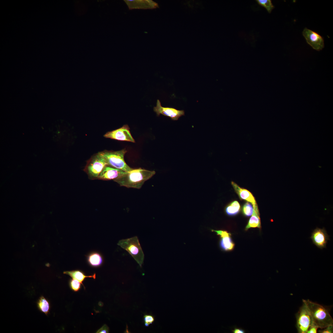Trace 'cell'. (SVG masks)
<instances>
[{
	"instance_id": "cell-1",
	"label": "cell",
	"mask_w": 333,
	"mask_h": 333,
	"mask_svg": "<svg viewBox=\"0 0 333 333\" xmlns=\"http://www.w3.org/2000/svg\"><path fill=\"white\" fill-rule=\"evenodd\" d=\"M154 171H150L139 168L133 169L119 178L114 180L121 186L128 188H140L144 183L155 174Z\"/></svg>"
},
{
	"instance_id": "cell-2",
	"label": "cell",
	"mask_w": 333,
	"mask_h": 333,
	"mask_svg": "<svg viewBox=\"0 0 333 333\" xmlns=\"http://www.w3.org/2000/svg\"><path fill=\"white\" fill-rule=\"evenodd\" d=\"M302 302L306 306L314 322L319 328L322 329L333 325V319L324 307L309 299H302Z\"/></svg>"
},
{
	"instance_id": "cell-3",
	"label": "cell",
	"mask_w": 333,
	"mask_h": 333,
	"mask_svg": "<svg viewBox=\"0 0 333 333\" xmlns=\"http://www.w3.org/2000/svg\"><path fill=\"white\" fill-rule=\"evenodd\" d=\"M117 245L127 251L142 267L144 255L137 236L120 240Z\"/></svg>"
},
{
	"instance_id": "cell-4",
	"label": "cell",
	"mask_w": 333,
	"mask_h": 333,
	"mask_svg": "<svg viewBox=\"0 0 333 333\" xmlns=\"http://www.w3.org/2000/svg\"><path fill=\"white\" fill-rule=\"evenodd\" d=\"M127 150L124 149L117 151L105 150L100 152L105 158L108 165L127 172L133 169L125 162L124 159Z\"/></svg>"
},
{
	"instance_id": "cell-5",
	"label": "cell",
	"mask_w": 333,
	"mask_h": 333,
	"mask_svg": "<svg viewBox=\"0 0 333 333\" xmlns=\"http://www.w3.org/2000/svg\"><path fill=\"white\" fill-rule=\"evenodd\" d=\"M107 165L105 158L100 152L92 156L88 160L84 171L90 179H97L104 168Z\"/></svg>"
},
{
	"instance_id": "cell-6",
	"label": "cell",
	"mask_w": 333,
	"mask_h": 333,
	"mask_svg": "<svg viewBox=\"0 0 333 333\" xmlns=\"http://www.w3.org/2000/svg\"><path fill=\"white\" fill-rule=\"evenodd\" d=\"M296 327L298 333H306L313 322L306 305L303 303L296 314Z\"/></svg>"
},
{
	"instance_id": "cell-7",
	"label": "cell",
	"mask_w": 333,
	"mask_h": 333,
	"mask_svg": "<svg viewBox=\"0 0 333 333\" xmlns=\"http://www.w3.org/2000/svg\"><path fill=\"white\" fill-rule=\"evenodd\" d=\"M302 35L307 43L314 49L320 51L324 47L323 39L318 33L305 28Z\"/></svg>"
},
{
	"instance_id": "cell-8",
	"label": "cell",
	"mask_w": 333,
	"mask_h": 333,
	"mask_svg": "<svg viewBox=\"0 0 333 333\" xmlns=\"http://www.w3.org/2000/svg\"><path fill=\"white\" fill-rule=\"evenodd\" d=\"M153 110L158 116L162 114L170 117L173 121L178 120L179 117L185 115L183 110H178L173 107L162 106L158 99L157 100L156 105L154 107Z\"/></svg>"
},
{
	"instance_id": "cell-9",
	"label": "cell",
	"mask_w": 333,
	"mask_h": 333,
	"mask_svg": "<svg viewBox=\"0 0 333 333\" xmlns=\"http://www.w3.org/2000/svg\"><path fill=\"white\" fill-rule=\"evenodd\" d=\"M104 136L106 138L119 141L135 142L130 132V128L127 125L117 130L107 132Z\"/></svg>"
},
{
	"instance_id": "cell-10",
	"label": "cell",
	"mask_w": 333,
	"mask_h": 333,
	"mask_svg": "<svg viewBox=\"0 0 333 333\" xmlns=\"http://www.w3.org/2000/svg\"><path fill=\"white\" fill-rule=\"evenodd\" d=\"M310 238L313 243L321 249L326 247L327 241L330 239L329 236L324 228H316L311 233Z\"/></svg>"
},
{
	"instance_id": "cell-11",
	"label": "cell",
	"mask_w": 333,
	"mask_h": 333,
	"mask_svg": "<svg viewBox=\"0 0 333 333\" xmlns=\"http://www.w3.org/2000/svg\"><path fill=\"white\" fill-rule=\"evenodd\" d=\"M126 172L109 165L106 166L99 175L97 179L104 180H114L120 177Z\"/></svg>"
},
{
	"instance_id": "cell-12",
	"label": "cell",
	"mask_w": 333,
	"mask_h": 333,
	"mask_svg": "<svg viewBox=\"0 0 333 333\" xmlns=\"http://www.w3.org/2000/svg\"><path fill=\"white\" fill-rule=\"evenodd\" d=\"M130 10L153 9L158 7L157 3L151 0H124Z\"/></svg>"
},
{
	"instance_id": "cell-13",
	"label": "cell",
	"mask_w": 333,
	"mask_h": 333,
	"mask_svg": "<svg viewBox=\"0 0 333 333\" xmlns=\"http://www.w3.org/2000/svg\"><path fill=\"white\" fill-rule=\"evenodd\" d=\"M231 184L240 198L251 203L253 206L257 205L255 198L253 194L248 190L240 187L233 182Z\"/></svg>"
},
{
	"instance_id": "cell-14",
	"label": "cell",
	"mask_w": 333,
	"mask_h": 333,
	"mask_svg": "<svg viewBox=\"0 0 333 333\" xmlns=\"http://www.w3.org/2000/svg\"><path fill=\"white\" fill-rule=\"evenodd\" d=\"M253 211L252 216L249 219L246 226L245 230H247L250 228H261V223L260 213L257 205L253 206Z\"/></svg>"
},
{
	"instance_id": "cell-15",
	"label": "cell",
	"mask_w": 333,
	"mask_h": 333,
	"mask_svg": "<svg viewBox=\"0 0 333 333\" xmlns=\"http://www.w3.org/2000/svg\"><path fill=\"white\" fill-rule=\"evenodd\" d=\"M87 259L88 264L94 267L100 266L103 262L102 256L99 253L96 252L89 253L87 256Z\"/></svg>"
},
{
	"instance_id": "cell-16",
	"label": "cell",
	"mask_w": 333,
	"mask_h": 333,
	"mask_svg": "<svg viewBox=\"0 0 333 333\" xmlns=\"http://www.w3.org/2000/svg\"><path fill=\"white\" fill-rule=\"evenodd\" d=\"M63 273L69 275L72 279L78 280L82 285H83L82 282L85 278H92L95 279L96 277V274L95 273L92 275L86 276L83 272L79 270L65 271Z\"/></svg>"
},
{
	"instance_id": "cell-17",
	"label": "cell",
	"mask_w": 333,
	"mask_h": 333,
	"mask_svg": "<svg viewBox=\"0 0 333 333\" xmlns=\"http://www.w3.org/2000/svg\"><path fill=\"white\" fill-rule=\"evenodd\" d=\"M37 303L39 310L46 315L48 314L50 308L48 300L43 296H42L39 298Z\"/></svg>"
},
{
	"instance_id": "cell-18",
	"label": "cell",
	"mask_w": 333,
	"mask_h": 333,
	"mask_svg": "<svg viewBox=\"0 0 333 333\" xmlns=\"http://www.w3.org/2000/svg\"><path fill=\"white\" fill-rule=\"evenodd\" d=\"M240 210V204L237 201H234L232 202L225 209L226 213L230 216L237 215L239 212Z\"/></svg>"
},
{
	"instance_id": "cell-19",
	"label": "cell",
	"mask_w": 333,
	"mask_h": 333,
	"mask_svg": "<svg viewBox=\"0 0 333 333\" xmlns=\"http://www.w3.org/2000/svg\"><path fill=\"white\" fill-rule=\"evenodd\" d=\"M220 245L222 250L228 251L232 250L235 245L230 236H229L221 237L220 242Z\"/></svg>"
},
{
	"instance_id": "cell-20",
	"label": "cell",
	"mask_w": 333,
	"mask_h": 333,
	"mask_svg": "<svg viewBox=\"0 0 333 333\" xmlns=\"http://www.w3.org/2000/svg\"><path fill=\"white\" fill-rule=\"evenodd\" d=\"M260 6L265 8L269 13H270L274 8L271 0H256Z\"/></svg>"
},
{
	"instance_id": "cell-21",
	"label": "cell",
	"mask_w": 333,
	"mask_h": 333,
	"mask_svg": "<svg viewBox=\"0 0 333 333\" xmlns=\"http://www.w3.org/2000/svg\"><path fill=\"white\" fill-rule=\"evenodd\" d=\"M243 214L246 216H251L253 213V207L250 203L247 202L243 205L242 209Z\"/></svg>"
},
{
	"instance_id": "cell-22",
	"label": "cell",
	"mask_w": 333,
	"mask_h": 333,
	"mask_svg": "<svg viewBox=\"0 0 333 333\" xmlns=\"http://www.w3.org/2000/svg\"><path fill=\"white\" fill-rule=\"evenodd\" d=\"M81 283L78 280L72 279L69 282L70 288L74 291H78L80 288Z\"/></svg>"
},
{
	"instance_id": "cell-23",
	"label": "cell",
	"mask_w": 333,
	"mask_h": 333,
	"mask_svg": "<svg viewBox=\"0 0 333 333\" xmlns=\"http://www.w3.org/2000/svg\"><path fill=\"white\" fill-rule=\"evenodd\" d=\"M143 318L144 324L146 327H148L152 324L155 320L154 317L150 314H145L144 315Z\"/></svg>"
},
{
	"instance_id": "cell-24",
	"label": "cell",
	"mask_w": 333,
	"mask_h": 333,
	"mask_svg": "<svg viewBox=\"0 0 333 333\" xmlns=\"http://www.w3.org/2000/svg\"><path fill=\"white\" fill-rule=\"evenodd\" d=\"M319 333H333V325H330L319 331Z\"/></svg>"
},
{
	"instance_id": "cell-25",
	"label": "cell",
	"mask_w": 333,
	"mask_h": 333,
	"mask_svg": "<svg viewBox=\"0 0 333 333\" xmlns=\"http://www.w3.org/2000/svg\"><path fill=\"white\" fill-rule=\"evenodd\" d=\"M212 231L215 232L217 235L220 236V237H223L225 236H229L231 235V234L228 232L227 231H223L221 230H212Z\"/></svg>"
},
{
	"instance_id": "cell-26",
	"label": "cell",
	"mask_w": 333,
	"mask_h": 333,
	"mask_svg": "<svg viewBox=\"0 0 333 333\" xmlns=\"http://www.w3.org/2000/svg\"><path fill=\"white\" fill-rule=\"evenodd\" d=\"M319 328L314 322L310 325L306 333H316Z\"/></svg>"
},
{
	"instance_id": "cell-27",
	"label": "cell",
	"mask_w": 333,
	"mask_h": 333,
	"mask_svg": "<svg viewBox=\"0 0 333 333\" xmlns=\"http://www.w3.org/2000/svg\"><path fill=\"white\" fill-rule=\"evenodd\" d=\"M109 328L108 326L106 325H104L101 328L99 329L97 333H109Z\"/></svg>"
},
{
	"instance_id": "cell-28",
	"label": "cell",
	"mask_w": 333,
	"mask_h": 333,
	"mask_svg": "<svg viewBox=\"0 0 333 333\" xmlns=\"http://www.w3.org/2000/svg\"><path fill=\"white\" fill-rule=\"evenodd\" d=\"M233 333H245V331L240 328H234V329L232 330Z\"/></svg>"
}]
</instances>
